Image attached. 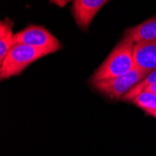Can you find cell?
I'll use <instances>...</instances> for the list:
<instances>
[{
    "label": "cell",
    "mask_w": 156,
    "mask_h": 156,
    "mask_svg": "<svg viewBox=\"0 0 156 156\" xmlns=\"http://www.w3.org/2000/svg\"><path fill=\"white\" fill-rule=\"evenodd\" d=\"M134 47V42L124 37L94 71L91 81H102L119 77L136 68Z\"/></svg>",
    "instance_id": "obj_1"
},
{
    "label": "cell",
    "mask_w": 156,
    "mask_h": 156,
    "mask_svg": "<svg viewBox=\"0 0 156 156\" xmlns=\"http://www.w3.org/2000/svg\"><path fill=\"white\" fill-rule=\"evenodd\" d=\"M49 53L23 44H14L2 62H0V78L9 79L20 74L35 61Z\"/></svg>",
    "instance_id": "obj_2"
},
{
    "label": "cell",
    "mask_w": 156,
    "mask_h": 156,
    "mask_svg": "<svg viewBox=\"0 0 156 156\" xmlns=\"http://www.w3.org/2000/svg\"><path fill=\"white\" fill-rule=\"evenodd\" d=\"M150 72L136 67L124 75L109 80L92 82L94 87L112 99H122L134 86L142 80Z\"/></svg>",
    "instance_id": "obj_3"
},
{
    "label": "cell",
    "mask_w": 156,
    "mask_h": 156,
    "mask_svg": "<svg viewBox=\"0 0 156 156\" xmlns=\"http://www.w3.org/2000/svg\"><path fill=\"white\" fill-rule=\"evenodd\" d=\"M14 44H23L36 49L52 53L61 49L60 41L45 28L39 26H29L14 34Z\"/></svg>",
    "instance_id": "obj_4"
},
{
    "label": "cell",
    "mask_w": 156,
    "mask_h": 156,
    "mask_svg": "<svg viewBox=\"0 0 156 156\" xmlns=\"http://www.w3.org/2000/svg\"><path fill=\"white\" fill-rule=\"evenodd\" d=\"M107 1L108 0H75L73 3V15L78 25L86 29Z\"/></svg>",
    "instance_id": "obj_5"
},
{
    "label": "cell",
    "mask_w": 156,
    "mask_h": 156,
    "mask_svg": "<svg viewBox=\"0 0 156 156\" xmlns=\"http://www.w3.org/2000/svg\"><path fill=\"white\" fill-rule=\"evenodd\" d=\"M136 66L151 72L156 70V40L135 44Z\"/></svg>",
    "instance_id": "obj_6"
},
{
    "label": "cell",
    "mask_w": 156,
    "mask_h": 156,
    "mask_svg": "<svg viewBox=\"0 0 156 156\" xmlns=\"http://www.w3.org/2000/svg\"><path fill=\"white\" fill-rule=\"evenodd\" d=\"M124 37H128L135 44L156 40V17L128 28L124 33Z\"/></svg>",
    "instance_id": "obj_7"
},
{
    "label": "cell",
    "mask_w": 156,
    "mask_h": 156,
    "mask_svg": "<svg viewBox=\"0 0 156 156\" xmlns=\"http://www.w3.org/2000/svg\"><path fill=\"white\" fill-rule=\"evenodd\" d=\"M14 34L12 32V22L2 20L0 23V62H2L8 52L14 45Z\"/></svg>",
    "instance_id": "obj_8"
},
{
    "label": "cell",
    "mask_w": 156,
    "mask_h": 156,
    "mask_svg": "<svg viewBox=\"0 0 156 156\" xmlns=\"http://www.w3.org/2000/svg\"><path fill=\"white\" fill-rule=\"evenodd\" d=\"M148 115L156 118V95L150 92H142L130 101Z\"/></svg>",
    "instance_id": "obj_9"
},
{
    "label": "cell",
    "mask_w": 156,
    "mask_h": 156,
    "mask_svg": "<svg viewBox=\"0 0 156 156\" xmlns=\"http://www.w3.org/2000/svg\"><path fill=\"white\" fill-rule=\"evenodd\" d=\"M153 83H156V70L151 71L142 80L138 82L136 86H134L128 93H127L122 100L130 102L134 97L141 94L148 86H150L151 84H153Z\"/></svg>",
    "instance_id": "obj_10"
},
{
    "label": "cell",
    "mask_w": 156,
    "mask_h": 156,
    "mask_svg": "<svg viewBox=\"0 0 156 156\" xmlns=\"http://www.w3.org/2000/svg\"><path fill=\"white\" fill-rule=\"evenodd\" d=\"M143 92H150V93H151V94L156 95V83L151 84L150 86H148Z\"/></svg>",
    "instance_id": "obj_11"
}]
</instances>
